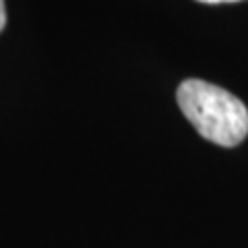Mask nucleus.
Masks as SVG:
<instances>
[{"mask_svg": "<svg viewBox=\"0 0 248 248\" xmlns=\"http://www.w3.org/2000/svg\"><path fill=\"white\" fill-rule=\"evenodd\" d=\"M6 25V4H4V0H0V31L4 29Z\"/></svg>", "mask_w": 248, "mask_h": 248, "instance_id": "nucleus-2", "label": "nucleus"}, {"mask_svg": "<svg viewBox=\"0 0 248 248\" xmlns=\"http://www.w3.org/2000/svg\"><path fill=\"white\" fill-rule=\"evenodd\" d=\"M182 114L197 133L219 147H236L248 135V110L226 89L201 79H186L176 91Z\"/></svg>", "mask_w": 248, "mask_h": 248, "instance_id": "nucleus-1", "label": "nucleus"}, {"mask_svg": "<svg viewBox=\"0 0 248 248\" xmlns=\"http://www.w3.org/2000/svg\"><path fill=\"white\" fill-rule=\"evenodd\" d=\"M199 2H205V4H221V2H240V0H199Z\"/></svg>", "mask_w": 248, "mask_h": 248, "instance_id": "nucleus-3", "label": "nucleus"}]
</instances>
